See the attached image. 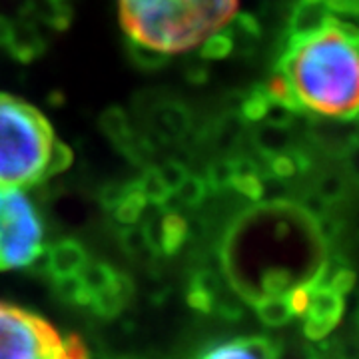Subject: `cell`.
<instances>
[{
    "label": "cell",
    "instance_id": "17",
    "mask_svg": "<svg viewBox=\"0 0 359 359\" xmlns=\"http://www.w3.org/2000/svg\"><path fill=\"white\" fill-rule=\"evenodd\" d=\"M146 198L142 196L138 184H128L126 186V192L122 196V200L116 204L114 216L120 224H136L140 216L144 214V208H146Z\"/></svg>",
    "mask_w": 359,
    "mask_h": 359
},
{
    "label": "cell",
    "instance_id": "22",
    "mask_svg": "<svg viewBox=\"0 0 359 359\" xmlns=\"http://www.w3.org/2000/svg\"><path fill=\"white\" fill-rule=\"evenodd\" d=\"M269 172L276 178H292L297 174L299 168L306 166V160L295 156L294 152H280V154L269 156Z\"/></svg>",
    "mask_w": 359,
    "mask_h": 359
},
{
    "label": "cell",
    "instance_id": "15",
    "mask_svg": "<svg viewBox=\"0 0 359 359\" xmlns=\"http://www.w3.org/2000/svg\"><path fill=\"white\" fill-rule=\"evenodd\" d=\"M257 318L269 327H280L294 318V311L290 308L285 294H264L256 302Z\"/></svg>",
    "mask_w": 359,
    "mask_h": 359
},
{
    "label": "cell",
    "instance_id": "4",
    "mask_svg": "<svg viewBox=\"0 0 359 359\" xmlns=\"http://www.w3.org/2000/svg\"><path fill=\"white\" fill-rule=\"evenodd\" d=\"M78 335L62 337L32 311L0 302V359H88Z\"/></svg>",
    "mask_w": 359,
    "mask_h": 359
},
{
    "label": "cell",
    "instance_id": "24",
    "mask_svg": "<svg viewBox=\"0 0 359 359\" xmlns=\"http://www.w3.org/2000/svg\"><path fill=\"white\" fill-rule=\"evenodd\" d=\"M120 242H122V248L128 254H132V256H138L144 250L152 248V242H150V236H148L146 226H134V224H130L128 230L122 231Z\"/></svg>",
    "mask_w": 359,
    "mask_h": 359
},
{
    "label": "cell",
    "instance_id": "1",
    "mask_svg": "<svg viewBox=\"0 0 359 359\" xmlns=\"http://www.w3.org/2000/svg\"><path fill=\"white\" fill-rule=\"evenodd\" d=\"M294 106L339 120L358 114V30L332 16L318 30L290 39L278 72Z\"/></svg>",
    "mask_w": 359,
    "mask_h": 359
},
{
    "label": "cell",
    "instance_id": "9",
    "mask_svg": "<svg viewBox=\"0 0 359 359\" xmlns=\"http://www.w3.org/2000/svg\"><path fill=\"white\" fill-rule=\"evenodd\" d=\"M134 294V283L128 276L124 273H116L114 282L110 283L106 290L98 292L90 297V308L94 309L100 318H116L122 309L128 306Z\"/></svg>",
    "mask_w": 359,
    "mask_h": 359
},
{
    "label": "cell",
    "instance_id": "29",
    "mask_svg": "<svg viewBox=\"0 0 359 359\" xmlns=\"http://www.w3.org/2000/svg\"><path fill=\"white\" fill-rule=\"evenodd\" d=\"M126 186H128V184H110V186H106L102 190V196H100L102 204L106 205L108 210H114L116 204L122 200V196L126 192Z\"/></svg>",
    "mask_w": 359,
    "mask_h": 359
},
{
    "label": "cell",
    "instance_id": "23",
    "mask_svg": "<svg viewBox=\"0 0 359 359\" xmlns=\"http://www.w3.org/2000/svg\"><path fill=\"white\" fill-rule=\"evenodd\" d=\"M269 104H271V96L268 94L266 86L264 88H256L248 94V98L242 104V112H244L248 120L259 122V120H264V116L268 112Z\"/></svg>",
    "mask_w": 359,
    "mask_h": 359
},
{
    "label": "cell",
    "instance_id": "19",
    "mask_svg": "<svg viewBox=\"0 0 359 359\" xmlns=\"http://www.w3.org/2000/svg\"><path fill=\"white\" fill-rule=\"evenodd\" d=\"M54 292L62 302H68V304H76V306H88L90 304V294L80 283L76 273L54 278Z\"/></svg>",
    "mask_w": 359,
    "mask_h": 359
},
{
    "label": "cell",
    "instance_id": "3",
    "mask_svg": "<svg viewBox=\"0 0 359 359\" xmlns=\"http://www.w3.org/2000/svg\"><path fill=\"white\" fill-rule=\"evenodd\" d=\"M72 164L46 116L25 100L0 94V186L32 188Z\"/></svg>",
    "mask_w": 359,
    "mask_h": 359
},
{
    "label": "cell",
    "instance_id": "2",
    "mask_svg": "<svg viewBox=\"0 0 359 359\" xmlns=\"http://www.w3.org/2000/svg\"><path fill=\"white\" fill-rule=\"evenodd\" d=\"M118 6L130 39L160 54L192 50L238 13V0H118Z\"/></svg>",
    "mask_w": 359,
    "mask_h": 359
},
{
    "label": "cell",
    "instance_id": "20",
    "mask_svg": "<svg viewBox=\"0 0 359 359\" xmlns=\"http://www.w3.org/2000/svg\"><path fill=\"white\" fill-rule=\"evenodd\" d=\"M208 190H210V188H208V184H205L204 178L192 176V174H190V176L184 180L178 188L174 190V194L178 196V200L182 204L198 205L205 198Z\"/></svg>",
    "mask_w": 359,
    "mask_h": 359
},
{
    "label": "cell",
    "instance_id": "10",
    "mask_svg": "<svg viewBox=\"0 0 359 359\" xmlns=\"http://www.w3.org/2000/svg\"><path fill=\"white\" fill-rule=\"evenodd\" d=\"M150 236V242L152 248L162 250L166 256H174L180 248L186 242V236H188V224L186 219L182 218L176 212H170L164 218L160 219L158 224V230L148 231Z\"/></svg>",
    "mask_w": 359,
    "mask_h": 359
},
{
    "label": "cell",
    "instance_id": "30",
    "mask_svg": "<svg viewBox=\"0 0 359 359\" xmlns=\"http://www.w3.org/2000/svg\"><path fill=\"white\" fill-rule=\"evenodd\" d=\"M56 2H66V0H56Z\"/></svg>",
    "mask_w": 359,
    "mask_h": 359
},
{
    "label": "cell",
    "instance_id": "12",
    "mask_svg": "<svg viewBox=\"0 0 359 359\" xmlns=\"http://www.w3.org/2000/svg\"><path fill=\"white\" fill-rule=\"evenodd\" d=\"M190 128V112L178 102H168L154 112V132L164 140H178Z\"/></svg>",
    "mask_w": 359,
    "mask_h": 359
},
{
    "label": "cell",
    "instance_id": "27",
    "mask_svg": "<svg viewBox=\"0 0 359 359\" xmlns=\"http://www.w3.org/2000/svg\"><path fill=\"white\" fill-rule=\"evenodd\" d=\"M353 271L351 269H337L335 273H332L330 278H327V285L335 290L339 295H346L351 287H353Z\"/></svg>",
    "mask_w": 359,
    "mask_h": 359
},
{
    "label": "cell",
    "instance_id": "6",
    "mask_svg": "<svg viewBox=\"0 0 359 359\" xmlns=\"http://www.w3.org/2000/svg\"><path fill=\"white\" fill-rule=\"evenodd\" d=\"M311 294H309L308 308L304 311V334L311 341H320L325 335L334 332L344 316V295L332 290L323 280V268L311 280Z\"/></svg>",
    "mask_w": 359,
    "mask_h": 359
},
{
    "label": "cell",
    "instance_id": "14",
    "mask_svg": "<svg viewBox=\"0 0 359 359\" xmlns=\"http://www.w3.org/2000/svg\"><path fill=\"white\" fill-rule=\"evenodd\" d=\"M102 130L104 134L112 142H116L126 154L134 152V156H138L144 148V144H138V142L134 144V134L130 128L128 116L124 114V110H120V108H110L108 112H104Z\"/></svg>",
    "mask_w": 359,
    "mask_h": 359
},
{
    "label": "cell",
    "instance_id": "16",
    "mask_svg": "<svg viewBox=\"0 0 359 359\" xmlns=\"http://www.w3.org/2000/svg\"><path fill=\"white\" fill-rule=\"evenodd\" d=\"M116 269H112L108 264H102V262H86L80 271H78V280L80 283L86 287V292L90 294V297L98 292L106 290L110 283L114 282L116 278Z\"/></svg>",
    "mask_w": 359,
    "mask_h": 359
},
{
    "label": "cell",
    "instance_id": "25",
    "mask_svg": "<svg viewBox=\"0 0 359 359\" xmlns=\"http://www.w3.org/2000/svg\"><path fill=\"white\" fill-rule=\"evenodd\" d=\"M231 178H233V160H219L208 168V176L204 180L208 188L224 190L231 186Z\"/></svg>",
    "mask_w": 359,
    "mask_h": 359
},
{
    "label": "cell",
    "instance_id": "28",
    "mask_svg": "<svg viewBox=\"0 0 359 359\" xmlns=\"http://www.w3.org/2000/svg\"><path fill=\"white\" fill-rule=\"evenodd\" d=\"M273 359H316L313 358V351L306 346H290V347H280L276 346V355Z\"/></svg>",
    "mask_w": 359,
    "mask_h": 359
},
{
    "label": "cell",
    "instance_id": "21",
    "mask_svg": "<svg viewBox=\"0 0 359 359\" xmlns=\"http://www.w3.org/2000/svg\"><path fill=\"white\" fill-rule=\"evenodd\" d=\"M233 48V39L228 30H218L214 34H210L208 39L202 42V56L208 60H216V58H224L228 56Z\"/></svg>",
    "mask_w": 359,
    "mask_h": 359
},
{
    "label": "cell",
    "instance_id": "11",
    "mask_svg": "<svg viewBox=\"0 0 359 359\" xmlns=\"http://www.w3.org/2000/svg\"><path fill=\"white\" fill-rule=\"evenodd\" d=\"M334 14L330 13L325 0H302L295 8L292 26H290V39L306 36L309 32L318 30L323 26Z\"/></svg>",
    "mask_w": 359,
    "mask_h": 359
},
{
    "label": "cell",
    "instance_id": "7",
    "mask_svg": "<svg viewBox=\"0 0 359 359\" xmlns=\"http://www.w3.org/2000/svg\"><path fill=\"white\" fill-rule=\"evenodd\" d=\"M86 262V250L76 240H62L50 250H44V271H48L52 278L74 276Z\"/></svg>",
    "mask_w": 359,
    "mask_h": 359
},
{
    "label": "cell",
    "instance_id": "8",
    "mask_svg": "<svg viewBox=\"0 0 359 359\" xmlns=\"http://www.w3.org/2000/svg\"><path fill=\"white\" fill-rule=\"evenodd\" d=\"M276 344L268 337H244L208 349L200 359H273Z\"/></svg>",
    "mask_w": 359,
    "mask_h": 359
},
{
    "label": "cell",
    "instance_id": "18",
    "mask_svg": "<svg viewBox=\"0 0 359 359\" xmlns=\"http://www.w3.org/2000/svg\"><path fill=\"white\" fill-rule=\"evenodd\" d=\"M136 184H138L142 196L146 198V202H148V204H154V205L166 204L168 200H170V196H172L170 188L166 186V182H164L162 176H160L158 168H150V170H146V172H144V176H142Z\"/></svg>",
    "mask_w": 359,
    "mask_h": 359
},
{
    "label": "cell",
    "instance_id": "26",
    "mask_svg": "<svg viewBox=\"0 0 359 359\" xmlns=\"http://www.w3.org/2000/svg\"><path fill=\"white\" fill-rule=\"evenodd\" d=\"M158 172H160V176L166 182V186L170 188V192L172 194H174V190L178 188L184 180L190 176V172L184 168V164H180L176 160H168V162H164L162 166L158 168Z\"/></svg>",
    "mask_w": 359,
    "mask_h": 359
},
{
    "label": "cell",
    "instance_id": "13",
    "mask_svg": "<svg viewBox=\"0 0 359 359\" xmlns=\"http://www.w3.org/2000/svg\"><path fill=\"white\" fill-rule=\"evenodd\" d=\"M4 46L13 52L18 60H32L34 56H39L44 44H42V36L36 26L28 25V22H20V25L13 22Z\"/></svg>",
    "mask_w": 359,
    "mask_h": 359
},
{
    "label": "cell",
    "instance_id": "5",
    "mask_svg": "<svg viewBox=\"0 0 359 359\" xmlns=\"http://www.w3.org/2000/svg\"><path fill=\"white\" fill-rule=\"evenodd\" d=\"M44 228L34 205L16 188L0 186V271L32 266L42 245Z\"/></svg>",
    "mask_w": 359,
    "mask_h": 359
}]
</instances>
